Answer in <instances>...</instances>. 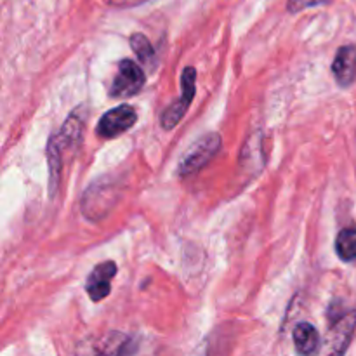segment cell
I'll return each instance as SVG.
<instances>
[{"mask_svg": "<svg viewBox=\"0 0 356 356\" xmlns=\"http://www.w3.org/2000/svg\"><path fill=\"white\" fill-rule=\"evenodd\" d=\"M138 122V111L131 104H120L113 110L106 111L99 118L96 127V134L103 139H115L132 129Z\"/></svg>", "mask_w": 356, "mask_h": 356, "instance_id": "obj_3", "label": "cell"}, {"mask_svg": "<svg viewBox=\"0 0 356 356\" xmlns=\"http://www.w3.org/2000/svg\"><path fill=\"white\" fill-rule=\"evenodd\" d=\"M336 254L344 263L356 261V229L344 228L341 229L336 238Z\"/></svg>", "mask_w": 356, "mask_h": 356, "instance_id": "obj_8", "label": "cell"}, {"mask_svg": "<svg viewBox=\"0 0 356 356\" xmlns=\"http://www.w3.org/2000/svg\"><path fill=\"white\" fill-rule=\"evenodd\" d=\"M190 104H191L190 99H186L184 96H181L179 99L174 101L170 106H167L165 110H163L162 117H160V124H162V127L165 129V131H172V129L179 124L181 118L186 115Z\"/></svg>", "mask_w": 356, "mask_h": 356, "instance_id": "obj_9", "label": "cell"}, {"mask_svg": "<svg viewBox=\"0 0 356 356\" xmlns=\"http://www.w3.org/2000/svg\"><path fill=\"white\" fill-rule=\"evenodd\" d=\"M329 0H287L289 13H301V10L309 9V7L323 6Z\"/></svg>", "mask_w": 356, "mask_h": 356, "instance_id": "obj_11", "label": "cell"}, {"mask_svg": "<svg viewBox=\"0 0 356 356\" xmlns=\"http://www.w3.org/2000/svg\"><path fill=\"white\" fill-rule=\"evenodd\" d=\"M296 351L301 355H313L320 348V334L312 323L301 322L294 329Z\"/></svg>", "mask_w": 356, "mask_h": 356, "instance_id": "obj_7", "label": "cell"}, {"mask_svg": "<svg viewBox=\"0 0 356 356\" xmlns=\"http://www.w3.org/2000/svg\"><path fill=\"white\" fill-rule=\"evenodd\" d=\"M145 2H148V0H110V3L113 7H134Z\"/></svg>", "mask_w": 356, "mask_h": 356, "instance_id": "obj_12", "label": "cell"}, {"mask_svg": "<svg viewBox=\"0 0 356 356\" xmlns=\"http://www.w3.org/2000/svg\"><path fill=\"white\" fill-rule=\"evenodd\" d=\"M356 327V312L344 313V315L337 316L332 323H330L329 337H330V353L341 355L346 351L350 346V341L355 334Z\"/></svg>", "mask_w": 356, "mask_h": 356, "instance_id": "obj_5", "label": "cell"}, {"mask_svg": "<svg viewBox=\"0 0 356 356\" xmlns=\"http://www.w3.org/2000/svg\"><path fill=\"white\" fill-rule=\"evenodd\" d=\"M146 83V75L141 66L132 59H122L118 63L117 75H115L113 83L110 87V96L117 99L124 97H132L141 92Z\"/></svg>", "mask_w": 356, "mask_h": 356, "instance_id": "obj_2", "label": "cell"}, {"mask_svg": "<svg viewBox=\"0 0 356 356\" xmlns=\"http://www.w3.org/2000/svg\"><path fill=\"white\" fill-rule=\"evenodd\" d=\"M129 42H131L132 51L136 52V56H138L141 63L149 65L155 59V49H153V45L149 44V40L143 33H134Z\"/></svg>", "mask_w": 356, "mask_h": 356, "instance_id": "obj_10", "label": "cell"}, {"mask_svg": "<svg viewBox=\"0 0 356 356\" xmlns=\"http://www.w3.org/2000/svg\"><path fill=\"white\" fill-rule=\"evenodd\" d=\"M332 73L341 87H348L356 79V47L344 45L337 51L332 61Z\"/></svg>", "mask_w": 356, "mask_h": 356, "instance_id": "obj_6", "label": "cell"}, {"mask_svg": "<svg viewBox=\"0 0 356 356\" xmlns=\"http://www.w3.org/2000/svg\"><path fill=\"white\" fill-rule=\"evenodd\" d=\"M117 275V264L113 261H104L97 264L86 280V292L94 302H101L111 292V280Z\"/></svg>", "mask_w": 356, "mask_h": 356, "instance_id": "obj_4", "label": "cell"}, {"mask_svg": "<svg viewBox=\"0 0 356 356\" xmlns=\"http://www.w3.org/2000/svg\"><path fill=\"white\" fill-rule=\"evenodd\" d=\"M221 136L211 132V134H205L188 149L186 153L181 159L179 165H177V174L181 177L193 176V174L200 172L205 165H209V162H212L216 155L221 149Z\"/></svg>", "mask_w": 356, "mask_h": 356, "instance_id": "obj_1", "label": "cell"}]
</instances>
